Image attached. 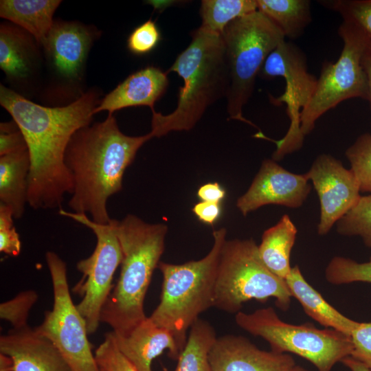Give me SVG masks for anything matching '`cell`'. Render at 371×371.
<instances>
[{
    "instance_id": "1",
    "label": "cell",
    "mask_w": 371,
    "mask_h": 371,
    "mask_svg": "<svg viewBox=\"0 0 371 371\" xmlns=\"http://www.w3.org/2000/svg\"><path fill=\"white\" fill-rule=\"evenodd\" d=\"M100 102L97 91L89 90L67 105L44 106L1 85L0 104L19 127L29 152L28 205L32 209L60 210L65 195L72 194L66 149L74 133L91 124Z\"/></svg>"
},
{
    "instance_id": "2",
    "label": "cell",
    "mask_w": 371,
    "mask_h": 371,
    "mask_svg": "<svg viewBox=\"0 0 371 371\" xmlns=\"http://www.w3.org/2000/svg\"><path fill=\"white\" fill-rule=\"evenodd\" d=\"M152 138L150 133L125 135L113 114L77 131L65 155L74 184L68 205L74 212L89 214L93 221L109 224L112 218L107 210L108 199L122 190L126 168L142 146Z\"/></svg>"
},
{
    "instance_id": "3",
    "label": "cell",
    "mask_w": 371,
    "mask_h": 371,
    "mask_svg": "<svg viewBox=\"0 0 371 371\" xmlns=\"http://www.w3.org/2000/svg\"><path fill=\"white\" fill-rule=\"evenodd\" d=\"M122 260L120 276L104 306L100 322L116 335H125L147 317L145 297L154 270L164 253L168 227L148 223L133 214L111 221Z\"/></svg>"
},
{
    "instance_id": "4",
    "label": "cell",
    "mask_w": 371,
    "mask_h": 371,
    "mask_svg": "<svg viewBox=\"0 0 371 371\" xmlns=\"http://www.w3.org/2000/svg\"><path fill=\"white\" fill-rule=\"evenodd\" d=\"M176 72L183 81L177 104L168 115L152 111L153 137L172 131H190L201 120L207 109L226 98L229 76L221 34L201 27L192 32L190 45L177 57L166 71Z\"/></svg>"
},
{
    "instance_id": "5",
    "label": "cell",
    "mask_w": 371,
    "mask_h": 371,
    "mask_svg": "<svg viewBox=\"0 0 371 371\" xmlns=\"http://www.w3.org/2000/svg\"><path fill=\"white\" fill-rule=\"evenodd\" d=\"M226 233L225 228L214 231L213 245L200 260L179 265L159 262L158 265L163 278L160 302L149 318L172 334L181 352L188 329L202 313L214 307L217 271Z\"/></svg>"
},
{
    "instance_id": "6",
    "label": "cell",
    "mask_w": 371,
    "mask_h": 371,
    "mask_svg": "<svg viewBox=\"0 0 371 371\" xmlns=\"http://www.w3.org/2000/svg\"><path fill=\"white\" fill-rule=\"evenodd\" d=\"M221 37L229 76L226 96L229 117L256 126L243 115V109L252 95L256 76L266 58L285 36L256 10L229 23Z\"/></svg>"
},
{
    "instance_id": "7",
    "label": "cell",
    "mask_w": 371,
    "mask_h": 371,
    "mask_svg": "<svg viewBox=\"0 0 371 371\" xmlns=\"http://www.w3.org/2000/svg\"><path fill=\"white\" fill-rule=\"evenodd\" d=\"M276 298L286 311L292 297L286 281L273 273L262 261L252 238L225 241L219 259L214 307L237 313L250 300L265 302Z\"/></svg>"
},
{
    "instance_id": "8",
    "label": "cell",
    "mask_w": 371,
    "mask_h": 371,
    "mask_svg": "<svg viewBox=\"0 0 371 371\" xmlns=\"http://www.w3.org/2000/svg\"><path fill=\"white\" fill-rule=\"evenodd\" d=\"M235 322L244 330L267 341L272 351L297 355L318 371H330L335 363L352 352L350 336L331 328L318 329L311 323L284 322L272 307L251 313L239 311Z\"/></svg>"
},
{
    "instance_id": "9",
    "label": "cell",
    "mask_w": 371,
    "mask_h": 371,
    "mask_svg": "<svg viewBox=\"0 0 371 371\" xmlns=\"http://www.w3.org/2000/svg\"><path fill=\"white\" fill-rule=\"evenodd\" d=\"M344 43L336 62L325 61L315 92L300 115V130L305 137L316 121L344 100L359 98L366 100L368 82L361 60L371 39L359 27L342 21L338 29Z\"/></svg>"
},
{
    "instance_id": "10",
    "label": "cell",
    "mask_w": 371,
    "mask_h": 371,
    "mask_svg": "<svg viewBox=\"0 0 371 371\" xmlns=\"http://www.w3.org/2000/svg\"><path fill=\"white\" fill-rule=\"evenodd\" d=\"M53 288V306L34 328L58 350L71 371H100L88 339L86 322L74 304L65 262L54 251L45 254Z\"/></svg>"
},
{
    "instance_id": "11",
    "label": "cell",
    "mask_w": 371,
    "mask_h": 371,
    "mask_svg": "<svg viewBox=\"0 0 371 371\" xmlns=\"http://www.w3.org/2000/svg\"><path fill=\"white\" fill-rule=\"evenodd\" d=\"M259 75L268 80L280 76L285 81L284 93L276 98L270 95L269 100L274 105L285 104L290 120L287 132L279 140L271 139L260 131L254 135L276 144L272 158L279 161L302 147L304 136L300 130L301 112L311 100L317 79L308 72L307 59L302 49L285 40L267 56Z\"/></svg>"
},
{
    "instance_id": "12",
    "label": "cell",
    "mask_w": 371,
    "mask_h": 371,
    "mask_svg": "<svg viewBox=\"0 0 371 371\" xmlns=\"http://www.w3.org/2000/svg\"><path fill=\"white\" fill-rule=\"evenodd\" d=\"M58 213L87 227L96 238L93 253L77 262L76 268L82 276L72 288L82 297L76 306L86 322L89 335H91L98 328L102 310L113 288V276L122 260L121 247L111 222L98 223L85 214L63 208Z\"/></svg>"
},
{
    "instance_id": "13",
    "label": "cell",
    "mask_w": 371,
    "mask_h": 371,
    "mask_svg": "<svg viewBox=\"0 0 371 371\" xmlns=\"http://www.w3.org/2000/svg\"><path fill=\"white\" fill-rule=\"evenodd\" d=\"M306 175L319 199L317 233L326 235L359 200V183L350 169L328 154L317 156Z\"/></svg>"
},
{
    "instance_id": "14",
    "label": "cell",
    "mask_w": 371,
    "mask_h": 371,
    "mask_svg": "<svg viewBox=\"0 0 371 371\" xmlns=\"http://www.w3.org/2000/svg\"><path fill=\"white\" fill-rule=\"evenodd\" d=\"M308 181L306 173L291 172L273 159H265L247 192L238 199L236 207L245 216L269 204L300 207L311 192Z\"/></svg>"
},
{
    "instance_id": "15",
    "label": "cell",
    "mask_w": 371,
    "mask_h": 371,
    "mask_svg": "<svg viewBox=\"0 0 371 371\" xmlns=\"http://www.w3.org/2000/svg\"><path fill=\"white\" fill-rule=\"evenodd\" d=\"M99 35L91 25L54 21L42 47L58 77L71 82L82 79L89 52Z\"/></svg>"
},
{
    "instance_id": "16",
    "label": "cell",
    "mask_w": 371,
    "mask_h": 371,
    "mask_svg": "<svg viewBox=\"0 0 371 371\" xmlns=\"http://www.w3.org/2000/svg\"><path fill=\"white\" fill-rule=\"evenodd\" d=\"M209 361L211 371H308L289 354L260 350L247 338L234 335L217 337Z\"/></svg>"
},
{
    "instance_id": "17",
    "label": "cell",
    "mask_w": 371,
    "mask_h": 371,
    "mask_svg": "<svg viewBox=\"0 0 371 371\" xmlns=\"http://www.w3.org/2000/svg\"><path fill=\"white\" fill-rule=\"evenodd\" d=\"M0 352L12 359L14 371H71L55 346L30 326L1 335Z\"/></svg>"
},
{
    "instance_id": "18",
    "label": "cell",
    "mask_w": 371,
    "mask_h": 371,
    "mask_svg": "<svg viewBox=\"0 0 371 371\" xmlns=\"http://www.w3.org/2000/svg\"><path fill=\"white\" fill-rule=\"evenodd\" d=\"M168 74L160 68L150 66L129 75L103 98L94 114L107 111L109 115L122 109L147 106L151 111L166 92L169 80Z\"/></svg>"
},
{
    "instance_id": "19",
    "label": "cell",
    "mask_w": 371,
    "mask_h": 371,
    "mask_svg": "<svg viewBox=\"0 0 371 371\" xmlns=\"http://www.w3.org/2000/svg\"><path fill=\"white\" fill-rule=\"evenodd\" d=\"M111 333L118 349L139 371H153V361L165 350L174 359H178L181 353L172 334L149 317L125 335Z\"/></svg>"
},
{
    "instance_id": "20",
    "label": "cell",
    "mask_w": 371,
    "mask_h": 371,
    "mask_svg": "<svg viewBox=\"0 0 371 371\" xmlns=\"http://www.w3.org/2000/svg\"><path fill=\"white\" fill-rule=\"evenodd\" d=\"M35 38L13 23L0 26V67L9 80L27 79L34 71L36 46Z\"/></svg>"
},
{
    "instance_id": "21",
    "label": "cell",
    "mask_w": 371,
    "mask_h": 371,
    "mask_svg": "<svg viewBox=\"0 0 371 371\" xmlns=\"http://www.w3.org/2000/svg\"><path fill=\"white\" fill-rule=\"evenodd\" d=\"M285 281L291 296L300 302L306 314L322 326L349 336L358 326L359 322L344 316L328 303L306 281L297 265L291 268Z\"/></svg>"
},
{
    "instance_id": "22",
    "label": "cell",
    "mask_w": 371,
    "mask_h": 371,
    "mask_svg": "<svg viewBox=\"0 0 371 371\" xmlns=\"http://www.w3.org/2000/svg\"><path fill=\"white\" fill-rule=\"evenodd\" d=\"M59 0H1V17L31 34L41 46L53 24Z\"/></svg>"
},
{
    "instance_id": "23",
    "label": "cell",
    "mask_w": 371,
    "mask_h": 371,
    "mask_svg": "<svg viewBox=\"0 0 371 371\" xmlns=\"http://www.w3.org/2000/svg\"><path fill=\"white\" fill-rule=\"evenodd\" d=\"M30 168L27 149L0 156V203L11 208L15 219L23 216L28 203Z\"/></svg>"
},
{
    "instance_id": "24",
    "label": "cell",
    "mask_w": 371,
    "mask_h": 371,
    "mask_svg": "<svg viewBox=\"0 0 371 371\" xmlns=\"http://www.w3.org/2000/svg\"><path fill=\"white\" fill-rule=\"evenodd\" d=\"M297 232L290 217L284 214L275 225L264 232L258 245V253L263 263L273 273L284 280L292 268L290 256Z\"/></svg>"
},
{
    "instance_id": "25",
    "label": "cell",
    "mask_w": 371,
    "mask_h": 371,
    "mask_svg": "<svg viewBox=\"0 0 371 371\" xmlns=\"http://www.w3.org/2000/svg\"><path fill=\"white\" fill-rule=\"evenodd\" d=\"M258 10L283 32L285 38L300 37L312 21L308 0H256Z\"/></svg>"
},
{
    "instance_id": "26",
    "label": "cell",
    "mask_w": 371,
    "mask_h": 371,
    "mask_svg": "<svg viewBox=\"0 0 371 371\" xmlns=\"http://www.w3.org/2000/svg\"><path fill=\"white\" fill-rule=\"evenodd\" d=\"M216 339L213 326L198 319L190 328L175 371H211L209 355Z\"/></svg>"
},
{
    "instance_id": "27",
    "label": "cell",
    "mask_w": 371,
    "mask_h": 371,
    "mask_svg": "<svg viewBox=\"0 0 371 371\" xmlns=\"http://www.w3.org/2000/svg\"><path fill=\"white\" fill-rule=\"evenodd\" d=\"M258 10L256 0H203L200 15L202 28L221 34L237 18Z\"/></svg>"
},
{
    "instance_id": "28",
    "label": "cell",
    "mask_w": 371,
    "mask_h": 371,
    "mask_svg": "<svg viewBox=\"0 0 371 371\" xmlns=\"http://www.w3.org/2000/svg\"><path fill=\"white\" fill-rule=\"evenodd\" d=\"M339 234L359 236L371 247V194L360 197L356 205L336 223Z\"/></svg>"
},
{
    "instance_id": "29",
    "label": "cell",
    "mask_w": 371,
    "mask_h": 371,
    "mask_svg": "<svg viewBox=\"0 0 371 371\" xmlns=\"http://www.w3.org/2000/svg\"><path fill=\"white\" fill-rule=\"evenodd\" d=\"M325 278L335 285L355 282L371 283V258L368 262L360 263L348 258L335 256L326 268Z\"/></svg>"
},
{
    "instance_id": "30",
    "label": "cell",
    "mask_w": 371,
    "mask_h": 371,
    "mask_svg": "<svg viewBox=\"0 0 371 371\" xmlns=\"http://www.w3.org/2000/svg\"><path fill=\"white\" fill-rule=\"evenodd\" d=\"M360 191L371 192V134L363 133L345 152Z\"/></svg>"
},
{
    "instance_id": "31",
    "label": "cell",
    "mask_w": 371,
    "mask_h": 371,
    "mask_svg": "<svg viewBox=\"0 0 371 371\" xmlns=\"http://www.w3.org/2000/svg\"><path fill=\"white\" fill-rule=\"evenodd\" d=\"M319 3L338 12L343 21L359 27L371 39V0H330Z\"/></svg>"
},
{
    "instance_id": "32",
    "label": "cell",
    "mask_w": 371,
    "mask_h": 371,
    "mask_svg": "<svg viewBox=\"0 0 371 371\" xmlns=\"http://www.w3.org/2000/svg\"><path fill=\"white\" fill-rule=\"evenodd\" d=\"M38 295L32 289L23 291L12 299L0 304V317L9 322L13 328L28 326L27 319L30 310L37 302Z\"/></svg>"
},
{
    "instance_id": "33",
    "label": "cell",
    "mask_w": 371,
    "mask_h": 371,
    "mask_svg": "<svg viewBox=\"0 0 371 371\" xmlns=\"http://www.w3.org/2000/svg\"><path fill=\"white\" fill-rule=\"evenodd\" d=\"M94 355L100 371H139L118 349L111 332L105 334Z\"/></svg>"
},
{
    "instance_id": "34",
    "label": "cell",
    "mask_w": 371,
    "mask_h": 371,
    "mask_svg": "<svg viewBox=\"0 0 371 371\" xmlns=\"http://www.w3.org/2000/svg\"><path fill=\"white\" fill-rule=\"evenodd\" d=\"M161 39L157 25L149 19L131 32L127 38V48L135 55H145L155 49Z\"/></svg>"
},
{
    "instance_id": "35",
    "label": "cell",
    "mask_w": 371,
    "mask_h": 371,
    "mask_svg": "<svg viewBox=\"0 0 371 371\" xmlns=\"http://www.w3.org/2000/svg\"><path fill=\"white\" fill-rule=\"evenodd\" d=\"M12 210L0 203V251L10 256H17L21 250L20 236L14 225Z\"/></svg>"
},
{
    "instance_id": "36",
    "label": "cell",
    "mask_w": 371,
    "mask_h": 371,
    "mask_svg": "<svg viewBox=\"0 0 371 371\" xmlns=\"http://www.w3.org/2000/svg\"><path fill=\"white\" fill-rule=\"evenodd\" d=\"M350 337L353 345L350 357L371 371V323L359 322Z\"/></svg>"
},
{
    "instance_id": "37",
    "label": "cell",
    "mask_w": 371,
    "mask_h": 371,
    "mask_svg": "<svg viewBox=\"0 0 371 371\" xmlns=\"http://www.w3.org/2000/svg\"><path fill=\"white\" fill-rule=\"evenodd\" d=\"M27 149L22 132L14 121L0 124V156Z\"/></svg>"
},
{
    "instance_id": "38",
    "label": "cell",
    "mask_w": 371,
    "mask_h": 371,
    "mask_svg": "<svg viewBox=\"0 0 371 371\" xmlns=\"http://www.w3.org/2000/svg\"><path fill=\"white\" fill-rule=\"evenodd\" d=\"M192 211L201 222L212 225L219 218L221 208L220 203L201 201L194 205Z\"/></svg>"
},
{
    "instance_id": "39",
    "label": "cell",
    "mask_w": 371,
    "mask_h": 371,
    "mask_svg": "<svg viewBox=\"0 0 371 371\" xmlns=\"http://www.w3.org/2000/svg\"><path fill=\"white\" fill-rule=\"evenodd\" d=\"M197 195L202 201L220 203L225 196V191L218 183H208L199 188Z\"/></svg>"
},
{
    "instance_id": "40",
    "label": "cell",
    "mask_w": 371,
    "mask_h": 371,
    "mask_svg": "<svg viewBox=\"0 0 371 371\" xmlns=\"http://www.w3.org/2000/svg\"><path fill=\"white\" fill-rule=\"evenodd\" d=\"M361 65L365 71L368 82V96L366 100L368 102L369 107L371 110V43L363 53Z\"/></svg>"
},
{
    "instance_id": "41",
    "label": "cell",
    "mask_w": 371,
    "mask_h": 371,
    "mask_svg": "<svg viewBox=\"0 0 371 371\" xmlns=\"http://www.w3.org/2000/svg\"><path fill=\"white\" fill-rule=\"evenodd\" d=\"M341 362L351 371H370L364 364L350 356L344 358Z\"/></svg>"
},
{
    "instance_id": "42",
    "label": "cell",
    "mask_w": 371,
    "mask_h": 371,
    "mask_svg": "<svg viewBox=\"0 0 371 371\" xmlns=\"http://www.w3.org/2000/svg\"><path fill=\"white\" fill-rule=\"evenodd\" d=\"M0 371H14L12 359L1 352H0Z\"/></svg>"
}]
</instances>
